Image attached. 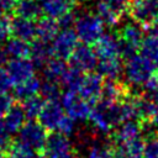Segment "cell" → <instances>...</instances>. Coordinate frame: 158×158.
I'll list each match as a JSON object with an SVG mask.
<instances>
[{
  "label": "cell",
  "instance_id": "1",
  "mask_svg": "<svg viewBox=\"0 0 158 158\" xmlns=\"http://www.w3.org/2000/svg\"><path fill=\"white\" fill-rule=\"evenodd\" d=\"M156 67L153 63L141 53H136L126 59L125 73L128 83L133 85H142L154 74Z\"/></svg>",
  "mask_w": 158,
  "mask_h": 158
},
{
  "label": "cell",
  "instance_id": "2",
  "mask_svg": "<svg viewBox=\"0 0 158 158\" xmlns=\"http://www.w3.org/2000/svg\"><path fill=\"white\" fill-rule=\"evenodd\" d=\"M74 31L81 43L93 46L104 35V22L94 14H85L77 19Z\"/></svg>",
  "mask_w": 158,
  "mask_h": 158
},
{
  "label": "cell",
  "instance_id": "3",
  "mask_svg": "<svg viewBox=\"0 0 158 158\" xmlns=\"http://www.w3.org/2000/svg\"><path fill=\"white\" fill-rule=\"evenodd\" d=\"M46 141H47L46 128L40 122H36L33 120H28L27 122H25L19 131L17 142L31 148L32 151L44 149Z\"/></svg>",
  "mask_w": 158,
  "mask_h": 158
},
{
  "label": "cell",
  "instance_id": "4",
  "mask_svg": "<svg viewBox=\"0 0 158 158\" xmlns=\"http://www.w3.org/2000/svg\"><path fill=\"white\" fill-rule=\"evenodd\" d=\"M128 15L142 28L158 22V0H133Z\"/></svg>",
  "mask_w": 158,
  "mask_h": 158
},
{
  "label": "cell",
  "instance_id": "5",
  "mask_svg": "<svg viewBox=\"0 0 158 158\" xmlns=\"http://www.w3.org/2000/svg\"><path fill=\"white\" fill-rule=\"evenodd\" d=\"M60 101L64 111L69 117H72L75 121L88 120L93 105L88 102L84 98H81L79 93L67 90L60 96Z\"/></svg>",
  "mask_w": 158,
  "mask_h": 158
},
{
  "label": "cell",
  "instance_id": "6",
  "mask_svg": "<svg viewBox=\"0 0 158 158\" xmlns=\"http://www.w3.org/2000/svg\"><path fill=\"white\" fill-rule=\"evenodd\" d=\"M44 152L47 158H75L73 143L60 132H52L47 136Z\"/></svg>",
  "mask_w": 158,
  "mask_h": 158
},
{
  "label": "cell",
  "instance_id": "7",
  "mask_svg": "<svg viewBox=\"0 0 158 158\" xmlns=\"http://www.w3.org/2000/svg\"><path fill=\"white\" fill-rule=\"evenodd\" d=\"M77 46H78V36L75 31L73 28L62 30V32H59L52 42L53 57L63 60H69Z\"/></svg>",
  "mask_w": 158,
  "mask_h": 158
},
{
  "label": "cell",
  "instance_id": "8",
  "mask_svg": "<svg viewBox=\"0 0 158 158\" xmlns=\"http://www.w3.org/2000/svg\"><path fill=\"white\" fill-rule=\"evenodd\" d=\"M69 65L81 70L83 73L93 72L98 65V57L94 52V48L91 46L85 43H78L74 52L72 53L69 58Z\"/></svg>",
  "mask_w": 158,
  "mask_h": 158
},
{
  "label": "cell",
  "instance_id": "9",
  "mask_svg": "<svg viewBox=\"0 0 158 158\" xmlns=\"http://www.w3.org/2000/svg\"><path fill=\"white\" fill-rule=\"evenodd\" d=\"M102 86H104V77L100 75L98 72L96 73L89 72L84 75L78 93L81 98H84L88 102H90L94 106L100 100Z\"/></svg>",
  "mask_w": 158,
  "mask_h": 158
},
{
  "label": "cell",
  "instance_id": "10",
  "mask_svg": "<svg viewBox=\"0 0 158 158\" xmlns=\"http://www.w3.org/2000/svg\"><path fill=\"white\" fill-rule=\"evenodd\" d=\"M10 30H11V36L23 40L26 42L32 43L33 41L37 40V25L36 21L23 19L16 15H10Z\"/></svg>",
  "mask_w": 158,
  "mask_h": 158
},
{
  "label": "cell",
  "instance_id": "11",
  "mask_svg": "<svg viewBox=\"0 0 158 158\" xmlns=\"http://www.w3.org/2000/svg\"><path fill=\"white\" fill-rule=\"evenodd\" d=\"M93 48L98 59L107 58V57H122L121 42L117 35H112V33L102 35L93 44Z\"/></svg>",
  "mask_w": 158,
  "mask_h": 158
},
{
  "label": "cell",
  "instance_id": "12",
  "mask_svg": "<svg viewBox=\"0 0 158 158\" xmlns=\"http://www.w3.org/2000/svg\"><path fill=\"white\" fill-rule=\"evenodd\" d=\"M64 117V109L62 104L57 101H46L38 121L40 123L49 131H54L58 128L59 122Z\"/></svg>",
  "mask_w": 158,
  "mask_h": 158
},
{
  "label": "cell",
  "instance_id": "13",
  "mask_svg": "<svg viewBox=\"0 0 158 158\" xmlns=\"http://www.w3.org/2000/svg\"><path fill=\"white\" fill-rule=\"evenodd\" d=\"M6 69L15 85L35 77V64L31 62V59L12 58L9 60Z\"/></svg>",
  "mask_w": 158,
  "mask_h": 158
},
{
  "label": "cell",
  "instance_id": "14",
  "mask_svg": "<svg viewBox=\"0 0 158 158\" xmlns=\"http://www.w3.org/2000/svg\"><path fill=\"white\" fill-rule=\"evenodd\" d=\"M44 16L58 20L63 15L72 12L75 6V0H38Z\"/></svg>",
  "mask_w": 158,
  "mask_h": 158
},
{
  "label": "cell",
  "instance_id": "15",
  "mask_svg": "<svg viewBox=\"0 0 158 158\" xmlns=\"http://www.w3.org/2000/svg\"><path fill=\"white\" fill-rule=\"evenodd\" d=\"M146 141L139 136L123 143H116L114 154L116 158H143Z\"/></svg>",
  "mask_w": 158,
  "mask_h": 158
},
{
  "label": "cell",
  "instance_id": "16",
  "mask_svg": "<svg viewBox=\"0 0 158 158\" xmlns=\"http://www.w3.org/2000/svg\"><path fill=\"white\" fill-rule=\"evenodd\" d=\"M88 120L93 126V128L100 135H106L112 130V125L106 114V107L104 102H101L100 100L91 107Z\"/></svg>",
  "mask_w": 158,
  "mask_h": 158
},
{
  "label": "cell",
  "instance_id": "17",
  "mask_svg": "<svg viewBox=\"0 0 158 158\" xmlns=\"http://www.w3.org/2000/svg\"><path fill=\"white\" fill-rule=\"evenodd\" d=\"M122 59H123L122 57H107V58L98 59V65H96L98 73L106 79L117 80L122 74V72L125 70Z\"/></svg>",
  "mask_w": 158,
  "mask_h": 158
},
{
  "label": "cell",
  "instance_id": "18",
  "mask_svg": "<svg viewBox=\"0 0 158 158\" xmlns=\"http://www.w3.org/2000/svg\"><path fill=\"white\" fill-rule=\"evenodd\" d=\"M142 135V125H139L136 120H128L120 123L116 131L112 135V138L116 143H123Z\"/></svg>",
  "mask_w": 158,
  "mask_h": 158
},
{
  "label": "cell",
  "instance_id": "19",
  "mask_svg": "<svg viewBox=\"0 0 158 158\" xmlns=\"http://www.w3.org/2000/svg\"><path fill=\"white\" fill-rule=\"evenodd\" d=\"M37 25V40H41L43 42H53V40L59 33V25L58 21L47 16H42L36 21Z\"/></svg>",
  "mask_w": 158,
  "mask_h": 158
},
{
  "label": "cell",
  "instance_id": "20",
  "mask_svg": "<svg viewBox=\"0 0 158 158\" xmlns=\"http://www.w3.org/2000/svg\"><path fill=\"white\" fill-rule=\"evenodd\" d=\"M11 14L32 21H37L43 16L40 1L37 0H19Z\"/></svg>",
  "mask_w": 158,
  "mask_h": 158
},
{
  "label": "cell",
  "instance_id": "21",
  "mask_svg": "<svg viewBox=\"0 0 158 158\" xmlns=\"http://www.w3.org/2000/svg\"><path fill=\"white\" fill-rule=\"evenodd\" d=\"M53 58L52 44L48 42H43L41 40H36L31 43V62L36 67H44L47 62Z\"/></svg>",
  "mask_w": 158,
  "mask_h": 158
},
{
  "label": "cell",
  "instance_id": "22",
  "mask_svg": "<svg viewBox=\"0 0 158 158\" xmlns=\"http://www.w3.org/2000/svg\"><path fill=\"white\" fill-rule=\"evenodd\" d=\"M26 115H25V111H23V107L22 105H19V104H14L11 106V109L9 110V112L5 115L4 117V125L7 130V132L10 135L15 133V132H19L20 128L23 126L25 123V120H26Z\"/></svg>",
  "mask_w": 158,
  "mask_h": 158
},
{
  "label": "cell",
  "instance_id": "23",
  "mask_svg": "<svg viewBox=\"0 0 158 158\" xmlns=\"http://www.w3.org/2000/svg\"><path fill=\"white\" fill-rule=\"evenodd\" d=\"M5 49L7 54L12 58L30 59L31 57V43L16 37H11L7 40Z\"/></svg>",
  "mask_w": 158,
  "mask_h": 158
},
{
  "label": "cell",
  "instance_id": "24",
  "mask_svg": "<svg viewBox=\"0 0 158 158\" xmlns=\"http://www.w3.org/2000/svg\"><path fill=\"white\" fill-rule=\"evenodd\" d=\"M40 90H41V81L36 77H32L26 81L16 84L14 88V95L16 99L23 101L33 95H37Z\"/></svg>",
  "mask_w": 158,
  "mask_h": 158
},
{
  "label": "cell",
  "instance_id": "25",
  "mask_svg": "<svg viewBox=\"0 0 158 158\" xmlns=\"http://www.w3.org/2000/svg\"><path fill=\"white\" fill-rule=\"evenodd\" d=\"M67 68H68V65L65 64V60L56 58V57L51 58L47 62V64L44 65V78H46V80L59 83L64 72L67 70Z\"/></svg>",
  "mask_w": 158,
  "mask_h": 158
},
{
  "label": "cell",
  "instance_id": "26",
  "mask_svg": "<svg viewBox=\"0 0 158 158\" xmlns=\"http://www.w3.org/2000/svg\"><path fill=\"white\" fill-rule=\"evenodd\" d=\"M83 78H84V74L81 70L72 67V65H68L67 70L64 72L62 79H60V84L63 88H65L67 90H70V91H77L79 90L80 88V84L83 81Z\"/></svg>",
  "mask_w": 158,
  "mask_h": 158
},
{
  "label": "cell",
  "instance_id": "27",
  "mask_svg": "<svg viewBox=\"0 0 158 158\" xmlns=\"http://www.w3.org/2000/svg\"><path fill=\"white\" fill-rule=\"evenodd\" d=\"M139 53L148 58L158 72V36H146L142 41Z\"/></svg>",
  "mask_w": 158,
  "mask_h": 158
},
{
  "label": "cell",
  "instance_id": "28",
  "mask_svg": "<svg viewBox=\"0 0 158 158\" xmlns=\"http://www.w3.org/2000/svg\"><path fill=\"white\" fill-rule=\"evenodd\" d=\"M46 104V100L41 96V95H33L26 100H23L22 102V107L25 111V115L28 120H35L36 117L40 116L43 106Z\"/></svg>",
  "mask_w": 158,
  "mask_h": 158
},
{
  "label": "cell",
  "instance_id": "29",
  "mask_svg": "<svg viewBox=\"0 0 158 158\" xmlns=\"http://www.w3.org/2000/svg\"><path fill=\"white\" fill-rule=\"evenodd\" d=\"M41 96L46 101H57L62 94H60V86L56 81L46 80L43 84H41Z\"/></svg>",
  "mask_w": 158,
  "mask_h": 158
},
{
  "label": "cell",
  "instance_id": "30",
  "mask_svg": "<svg viewBox=\"0 0 158 158\" xmlns=\"http://www.w3.org/2000/svg\"><path fill=\"white\" fill-rule=\"evenodd\" d=\"M98 16L107 26H115L121 20V17L118 15H116L112 10H110L102 1H99V4H98Z\"/></svg>",
  "mask_w": 158,
  "mask_h": 158
},
{
  "label": "cell",
  "instance_id": "31",
  "mask_svg": "<svg viewBox=\"0 0 158 158\" xmlns=\"http://www.w3.org/2000/svg\"><path fill=\"white\" fill-rule=\"evenodd\" d=\"M114 148L105 143H96L88 151L86 158H114Z\"/></svg>",
  "mask_w": 158,
  "mask_h": 158
},
{
  "label": "cell",
  "instance_id": "32",
  "mask_svg": "<svg viewBox=\"0 0 158 158\" xmlns=\"http://www.w3.org/2000/svg\"><path fill=\"white\" fill-rule=\"evenodd\" d=\"M100 1H102L110 10H112L116 15H118L122 19L125 14H128L133 0H100Z\"/></svg>",
  "mask_w": 158,
  "mask_h": 158
},
{
  "label": "cell",
  "instance_id": "33",
  "mask_svg": "<svg viewBox=\"0 0 158 158\" xmlns=\"http://www.w3.org/2000/svg\"><path fill=\"white\" fill-rule=\"evenodd\" d=\"M7 153L10 154L11 158H33L36 156L35 154V151H32L31 148L23 146L20 142L12 143L11 147L9 148Z\"/></svg>",
  "mask_w": 158,
  "mask_h": 158
},
{
  "label": "cell",
  "instance_id": "34",
  "mask_svg": "<svg viewBox=\"0 0 158 158\" xmlns=\"http://www.w3.org/2000/svg\"><path fill=\"white\" fill-rule=\"evenodd\" d=\"M143 158H158V137L147 138L144 144Z\"/></svg>",
  "mask_w": 158,
  "mask_h": 158
},
{
  "label": "cell",
  "instance_id": "35",
  "mask_svg": "<svg viewBox=\"0 0 158 158\" xmlns=\"http://www.w3.org/2000/svg\"><path fill=\"white\" fill-rule=\"evenodd\" d=\"M57 130H58V132H60V133H63V135H65L68 137L72 136L74 133V131H75V120H73L72 117L64 115V117L59 122Z\"/></svg>",
  "mask_w": 158,
  "mask_h": 158
},
{
  "label": "cell",
  "instance_id": "36",
  "mask_svg": "<svg viewBox=\"0 0 158 158\" xmlns=\"http://www.w3.org/2000/svg\"><path fill=\"white\" fill-rule=\"evenodd\" d=\"M14 81L6 68H0V93H7L12 86Z\"/></svg>",
  "mask_w": 158,
  "mask_h": 158
},
{
  "label": "cell",
  "instance_id": "37",
  "mask_svg": "<svg viewBox=\"0 0 158 158\" xmlns=\"http://www.w3.org/2000/svg\"><path fill=\"white\" fill-rule=\"evenodd\" d=\"M11 141H10V133L7 132L5 125L2 121H0V153L1 152H7L9 148L11 147Z\"/></svg>",
  "mask_w": 158,
  "mask_h": 158
},
{
  "label": "cell",
  "instance_id": "38",
  "mask_svg": "<svg viewBox=\"0 0 158 158\" xmlns=\"http://www.w3.org/2000/svg\"><path fill=\"white\" fill-rule=\"evenodd\" d=\"M14 105V99L7 93H0V118H4Z\"/></svg>",
  "mask_w": 158,
  "mask_h": 158
},
{
  "label": "cell",
  "instance_id": "39",
  "mask_svg": "<svg viewBox=\"0 0 158 158\" xmlns=\"http://www.w3.org/2000/svg\"><path fill=\"white\" fill-rule=\"evenodd\" d=\"M11 36L10 30V20L7 17H0V44L5 41H7Z\"/></svg>",
  "mask_w": 158,
  "mask_h": 158
},
{
  "label": "cell",
  "instance_id": "40",
  "mask_svg": "<svg viewBox=\"0 0 158 158\" xmlns=\"http://www.w3.org/2000/svg\"><path fill=\"white\" fill-rule=\"evenodd\" d=\"M58 25L62 30H67V28H72V26L75 25V21H77V17L74 15V12H68L65 15H63L62 17H59L58 20Z\"/></svg>",
  "mask_w": 158,
  "mask_h": 158
},
{
  "label": "cell",
  "instance_id": "41",
  "mask_svg": "<svg viewBox=\"0 0 158 158\" xmlns=\"http://www.w3.org/2000/svg\"><path fill=\"white\" fill-rule=\"evenodd\" d=\"M0 1H1V4H2L5 11H7V12H10V14H11L12 10L15 9L16 4L19 2V0H0Z\"/></svg>",
  "mask_w": 158,
  "mask_h": 158
},
{
  "label": "cell",
  "instance_id": "42",
  "mask_svg": "<svg viewBox=\"0 0 158 158\" xmlns=\"http://www.w3.org/2000/svg\"><path fill=\"white\" fill-rule=\"evenodd\" d=\"M9 57H10V56L7 54L6 49L2 48L1 44H0V68H4V65H7V63H9Z\"/></svg>",
  "mask_w": 158,
  "mask_h": 158
},
{
  "label": "cell",
  "instance_id": "43",
  "mask_svg": "<svg viewBox=\"0 0 158 158\" xmlns=\"http://www.w3.org/2000/svg\"><path fill=\"white\" fill-rule=\"evenodd\" d=\"M149 122H152L154 126H158V102H156V111H154V115Z\"/></svg>",
  "mask_w": 158,
  "mask_h": 158
},
{
  "label": "cell",
  "instance_id": "44",
  "mask_svg": "<svg viewBox=\"0 0 158 158\" xmlns=\"http://www.w3.org/2000/svg\"><path fill=\"white\" fill-rule=\"evenodd\" d=\"M0 158H11V157H10V154L7 152H1L0 153Z\"/></svg>",
  "mask_w": 158,
  "mask_h": 158
},
{
  "label": "cell",
  "instance_id": "45",
  "mask_svg": "<svg viewBox=\"0 0 158 158\" xmlns=\"http://www.w3.org/2000/svg\"><path fill=\"white\" fill-rule=\"evenodd\" d=\"M4 11H5V9H4V6H2V4H1V1H0V17H2Z\"/></svg>",
  "mask_w": 158,
  "mask_h": 158
},
{
  "label": "cell",
  "instance_id": "46",
  "mask_svg": "<svg viewBox=\"0 0 158 158\" xmlns=\"http://www.w3.org/2000/svg\"><path fill=\"white\" fill-rule=\"evenodd\" d=\"M33 158H47L46 156H42V154H36Z\"/></svg>",
  "mask_w": 158,
  "mask_h": 158
}]
</instances>
